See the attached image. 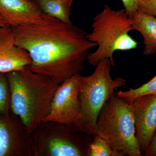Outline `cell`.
Masks as SVG:
<instances>
[{
    "mask_svg": "<svg viewBox=\"0 0 156 156\" xmlns=\"http://www.w3.org/2000/svg\"><path fill=\"white\" fill-rule=\"evenodd\" d=\"M0 18L10 27L56 19L44 13L32 0H0Z\"/></svg>",
    "mask_w": 156,
    "mask_h": 156,
    "instance_id": "10",
    "label": "cell"
},
{
    "mask_svg": "<svg viewBox=\"0 0 156 156\" xmlns=\"http://www.w3.org/2000/svg\"><path fill=\"white\" fill-rule=\"evenodd\" d=\"M124 5V10L128 17L132 18L138 12L139 0H121Z\"/></svg>",
    "mask_w": 156,
    "mask_h": 156,
    "instance_id": "18",
    "label": "cell"
},
{
    "mask_svg": "<svg viewBox=\"0 0 156 156\" xmlns=\"http://www.w3.org/2000/svg\"><path fill=\"white\" fill-rule=\"evenodd\" d=\"M95 66L91 75L76 74L81 108L80 114L73 124L78 130L91 136L96 134L98 117L105 103L114 96L115 90L126 84L122 78L112 77L113 65L109 58L101 60Z\"/></svg>",
    "mask_w": 156,
    "mask_h": 156,
    "instance_id": "3",
    "label": "cell"
},
{
    "mask_svg": "<svg viewBox=\"0 0 156 156\" xmlns=\"http://www.w3.org/2000/svg\"><path fill=\"white\" fill-rule=\"evenodd\" d=\"M96 134L122 156H142L136 136L132 108L115 95L105 103L98 114Z\"/></svg>",
    "mask_w": 156,
    "mask_h": 156,
    "instance_id": "5",
    "label": "cell"
},
{
    "mask_svg": "<svg viewBox=\"0 0 156 156\" xmlns=\"http://www.w3.org/2000/svg\"><path fill=\"white\" fill-rule=\"evenodd\" d=\"M6 27H5V28L2 29V30L0 31V36L2 35V34L4 32V30H5Z\"/></svg>",
    "mask_w": 156,
    "mask_h": 156,
    "instance_id": "21",
    "label": "cell"
},
{
    "mask_svg": "<svg viewBox=\"0 0 156 156\" xmlns=\"http://www.w3.org/2000/svg\"><path fill=\"white\" fill-rule=\"evenodd\" d=\"M137 11L156 17V0H139Z\"/></svg>",
    "mask_w": 156,
    "mask_h": 156,
    "instance_id": "17",
    "label": "cell"
},
{
    "mask_svg": "<svg viewBox=\"0 0 156 156\" xmlns=\"http://www.w3.org/2000/svg\"><path fill=\"white\" fill-rule=\"evenodd\" d=\"M156 95V75L152 80L141 87L134 89L130 88L126 91H119L116 95L128 102L142 95Z\"/></svg>",
    "mask_w": 156,
    "mask_h": 156,
    "instance_id": "14",
    "label": "cell"
},
{
    "mask_svg": "<svg viewBox=\"0 0 156 156\" xmlns=\"http://www.w3.org/2000/svg\"><path fill=\"white\" fill-rule=\"evenodd\" d=\"M129 103L140 149L144 154L156 130V95L139 96Z\"/></svg>",
    "mask_w": 156,
    "mask_h": 156,
    "instance_id": "9",
    "label": "cell"
},
{
    "mask_svg": "<svg viewBox=\"0 0 156 156\" xmlns=\"http://www.w3.org/2000/svg\"><path fill=\"white\" fill-rule=\"evenodd\" d=\"M6 27H9L4 21L0 18V31L2 30V29Z\"/></svg>",
    "mask_w": 156,
    "mask_h": 156,
    "instance_id": "20",
    "label": "cell"
},
{
    "mask_svg": "<svg viewBox=\"0 0 156 156\" xmlns=\"http://www.w3.org/2000/svg\"><path fill=\"white\" fill-rule=\"evenodd\" d=\"M17 46L30 55V69L59 85L83 68L89 52L97 47L82 29L54 19L10 27Z\"/></svg>",
    "mask_w": 156,
    "mask_h": 156,
    "instance_id": "1",
    "label": "cell"
},
{
    "mask_svg": "<svg viewBox=\"0 0 156 156\" xmlns=\"http://www.w3.org/2000/svg\"><path fill=\"white\" fill-rule=\"evenodd\" d=\"M44 13L65 23H71V9L74 0H32Z\"/></svg>",
    "mask_w": 156,
    "mask_h": 156,
    "instance_id": "13",
    "label": "cell"
},
{
    "mask_svg": "<svg viewBox=\"0 0 156 156\" xmlns=\"http://www.w3.org/2000/svg\"><path fill=\"white\" fill-rule=\"evenodd\" d=\"M11 111L8 76L7 73H0V113L7 114Z\"/></svg>",
    "mask_w": 156,
    "mask_h": 156,
    "instance_id": "16",
    "label": "cell"
},
{
    "mask_svg": "<svg viewBox=\"0 0 156 156\" xmlns=\"http://www.w3.org/2000/svg\"><path fill=\"white\" fill-rule=\"evenodd\" d=\"M80 89L76 75L59 85L51 102L50 112L44 122L73 125L80 114Z\"/></svg>",
    "mask_w": 156,
    "mask_h": 156,
    "instance_id": "7",
    "label": "cell"
},
{
    "mask_svg": "<svg viewBox=\"0 0 156 156\" xmlns=\"http://www.w3.org/2000/svg\"><path fill=\"white\" fill-rule=\"evenodd\" d=\"M144 154L145 156H156V130Z\"/></svg>",
    "mask_w": 156,
    "mask_h": 156,
    "instance_id": "19",
    "label": "cell"
},
{
    "mask_svg": "<svg viewBox=\"0 0 156 156\" xmlns=\"http://www.w3.org/2000/svg\"><path fill=\"white\" fill-rule=\"evenodd\" d=\"M7 74L11 111L20 118L30 134L48 116L59 85L29 67Z\"/></svg>",
    "mask_w": 156,
    "mask_h": 156,
    "instance_id": "2",
    "label": "cell"
},
{
    "mask_svg": "<svg viewBox=\"0 0 156 156\" xmlns=\"http://www.w3.org/2000/svg\"><path fill=\"white\" fill-rule=\"evenodd\" d=\"M92 30L88 34L89 41L97 45V49L89 53L87 60L89 65L96 66L105 58H109L115 66L113 54L116 51L136 49L137 43L129 33L133 30V19L124 9L115 10L108 5L93 18Z\"/></svg>",
    "mask_w": 156,
    "mask_h": 156,
    "instance_id": "4",
    "label": "cell"
},
{
    "mask_svg": "<svg viewBox=\"0 0 156 156\" xmlns=\"http://www.w3.org/2000/svg\"><path fill=\"white\" fill-rule=\"evenodd\" d=\"M87 156H122L113 149L102 137L95 134L89 144Z\"/></svg>",
    "mask_w": 156,
    "mask_h": 156,
    "instance_id": "15",
    "label": "cell"
},
{
    "mask_svg": "<svg viewBox=\"0 0 156 156\" xmlns=\"http://www.w3.org/2000/svg\"><path fill=\"white\" fill-rule=\"evenodd\" d=\"M132 18L133 30L139 32L143 39V54L147 56L156 54V17L137 12Z\"/></svg>",
    "mask_w": 156,
    "mask_h": 156,
    "instance_id": "12",
    "label": "cell"
},
{
    "mask_svg": "<svg viewBox=\"0 0 156 156\" xmlns=\"http://www.w3.org/2000/svg\"><path fill=\"white\" fill-rule=\"evenodd\" d=\"M30 138L32 156H87L93 136L73 125L43 121Z\"/></svg>",
    "mask_w": 156,
    "mask_h": 156,
    "instance_id": "6",
    "label": "cell"
},
{
    "mask_svg": "<svg viewBox=\"0 0 156 156\" xmlns=\"http://www.w3.org/2000/svg\"><path fill=\"white\" fill-rule=\"evenodd\" d=\"M31 58L28 52L16 45L10 27L0 36V73H8L29 67Z\"/></svg>",
    "mask_w": 156,
    "mask_h": 156,
    "instance_id": "11",
    "label": "cell"
},
{
    "mask_svg": "<svg viewBox=\"0 0 156 156\" xmlns=\"http://www.w3.org/2000/svg\"><path fill=\"white\" fill-rule=\"evenodd\" d=\"M0 156H32L30 134L12 111L0 113Z\"/></svg>",
    "mask_w": 156,
    "mask_h": 156,
    "instance_id": "8",
    "label": "cell"
}]
</instances>
